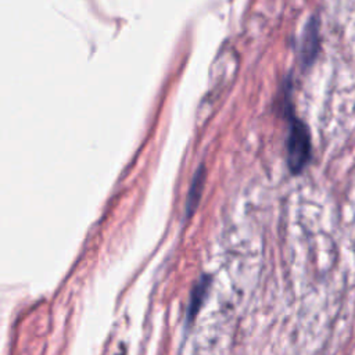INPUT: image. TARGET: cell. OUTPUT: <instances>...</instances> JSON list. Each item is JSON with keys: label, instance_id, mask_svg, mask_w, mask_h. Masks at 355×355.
I'll use <instances>...</instances> for the list:
<instances>
[{"label": "cell", "instance_id": "cell-4", "mask_svg": "<svg viewBox=\"0 0 355 355\" xmlns=\"http://www.w3.org/2000/svg\"><path fill=\"white\" fill-rule=\"evenodd\" d=\"M316 47H318V31L315 24H309L306 33H305V40H304V51L302 55L305 60H311L315 53H316Z\"/></svg>", "mask_w": 355, "mask_h": 355}, {"label": "cell", "instance_id": "cell-1", "mask_svg": "<svg viewBox=\"0 0 355 355\" xmlns=\"http://www.w3.org/2000/svg\"><path fill=\"white\" fill-rule=\"evenodd\" d=\"M311 157V137L306 126L293 119L287 137V162L293 173H298L308 164Z\"/></svg>", "mask_w": 355, "mask_h": 355}, {"label": "cell", "instance_id": "cell-2", "mask_svg": "<svg viewBox=\"0 0 355 355\" xmlns=\"http://www.w3.org/2000/svg\"><path fill=\"white\" fill-rule=\"evenodd\" d=\"M208 287H209V279L207 276H204L193 288L190 301H189V308H187V320H191L196 316V313L198 312V309L207 295Z\"/></svg>", "mask_w": 355, "mask_h": 355}, {"label": "cell", "instance_id": "cell-3", "mask_svg": "<svg viewBox=\"0 0 355 355\" xmlns=\"http://www.w3.org/2000/svg\"><path fill=\"white\" fill-rule=\"evenodd\" d=\"M204 178H205L204 169L200 168L197 171V173L194 175V178L191 180V184H190V190H189V196H187V202H186V216L193 214V211L196 209V207H197V204L200 201V197H201V193H202V187H204Z\"/></svg>", "mask_w": 355, "mask_h": 355}]
</instances>
